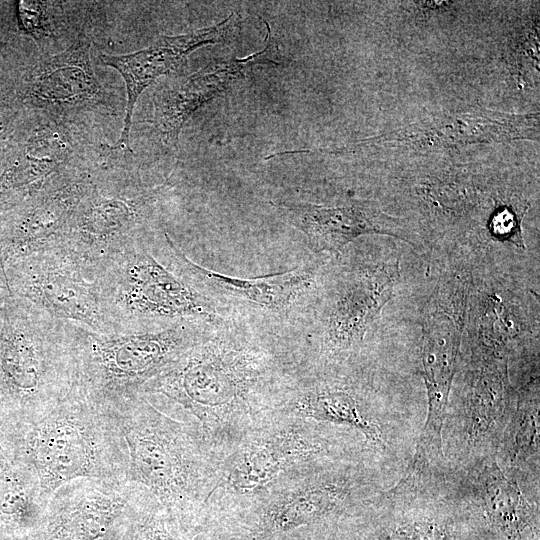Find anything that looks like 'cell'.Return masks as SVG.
<instances>
[{"label":"cell","instance_id":"obj_6","mask_svg":"<svg viewBox=\"0 0 540 540\" xmlns=\"http://www.w3.org/2000/svg\"><path fill=\"white\" fill-rule=\"evenodd\" d=\"M0 334V380L27 422L56 406L73 385L69 323L28 302L14 308Z\"/></svg>","mask_w":540,"mask_h":540},{"label":"cell","instance_id":"obj_7","mask_svg":"<svg viewBox=\"0 0 540 540\" xmlns=\"http://www.w3.org/2000/svg\"><path fill=\"white\" fill-rule=\"evenodd\" d=\"M538 139L539 114H511L471 106L433 113L388 133L338 148L314 149L312 153L429 156L478 144Z\"/></svg>","mask_w":540,"mask_h":540},{"label":"cell","instance_id":"obj_10","mask_svg":"<svg viewBox=\"0 0 540 540\" xmlns=\"http://www.w3.org/2000/svg\"><path fill=\"white\" fill-rule=\"evenodd\" d=\"M466 285L452 282L434 294L423 321L421 364L427 417L409 468L433 472L445 461L442 431L461 343Z\"/></svg>","mask_w":540,"mask_h":540},{"label":"cell","instance_id":"obj_14","mask_svg":"<svg viewBox=\"0 0 540 540\" xmlns=\"http://www.w3.org/2000/svg\"><path fill=\"white\" fill-rule=\"evenodd\" d=\"M130 483L71 481L47 502L40 540H99L115 526L133 494Z\"/></svg>","mask_w":540,"mask_h":540},{"label":"cell","instance_id":"obj_13","mask_svg":"<svg viewBox=\"0 0 540 540\" xmlns=\"http://www.w3.org/2000/svg\"><path fill=\"white\" fill-rule=\"evenodd\" d=\"M279 216L301 231L314 253H338L365 234H385L413 243L408 224L383 212L372 200L348 199L332 205L298 201L271 202Z\"/></svg>","mask_w":540,"mask_h":540},{"label":"cell","instance_id":"obj_17","mask_svg":"<svg viewBox=\"0 0 540 540\" xmlns=\"http://www.w3.org/2000/svg\"><path fill=\"white\" fill-rule=\"evenodd\" d=\"M266 25L268 34L263 50L242 59L211 63L157 94L154 100V124L165 144L175 143L189 117L242 76L245 67L274 60L277 46Z\"/></svg>","mask_w":540,"mask_h":540},{"label":"cell","instance_id":"obj_18","mask_svg":"<svg viewBox=\"0 0 540 540\" xmlns=\"http://www.w3.org/2000/svg\"><path fill=\"white\" fill-rule=\"evenodd\" d=\"M92 182L83 176L47 182L31 196L11 227L8 246L27 257L58 244Z\"/></svg>","mask_w":540,"mask_h":540},{"label":"cell","instance_id":"obj_28","mask_svg":"<svg viewBox=\"0 0 540 540\" xmlns=\"http://www.w3.org/2000/svg\"><path fill=\"white\" fill-rule=\"evenodd\" d=\"M17 5L19 25L27 34L39 39L45 34V20L40 2L20 1Z\"/></svg>","mask_w":540,"mask_h":540},{"label":"cell","instance_id":"obj_24","mask_svg":"<svg viewBox=\"0 0 540 540\" xmlns=\"http://www.w3.org/2000/svg\"><path fill=\"white\" fill-rule=\"evenodd\" d=\"M288 408L296 416L345 425L361 432L369 442L385 445L378 423L347 389L326 386L299 388L292 395Z\"/></svg>","mask_w":540,"mask_h":540},{"label":"cell","instance_id":"obj_16","mask_svg":"<svg viewBox=\"0 0 540 540\" xmlns=\"http://www.w3.org/2000/svg\"><path fill=\"white\" fill-rule=\"evenodd\" d=\"M323 453V444L300 427L263 431L239 445L225 464L219 483L238 495L255 494L285 471Z\"/></svg>","mask_w":540,"mask_h":540},{"label":"cell","instance_id":"obj_15","mask_svg":"<svg viewBox=\"0 0 540 540\" xmlns=\"http://www.w3.org/2000/svg\"><path fill=\"white\" fill-rule=\"evenodd\" d=\"M240 26L239 15L232 13L224 20L207 28L188 33L162 36L152 45L123 55L100 56L101 62L114 68L122 76L127 92L123 128L115 147L130 150V130L135 104L141 93L158 77L182 69L188 55L205 45L232 40Z\"/></svg>","mask_w":540,"mask_h":540},{"label":"cell","instance_id":"obj_8","mask_svg":"<svg viewBox=\"0 0 540 540\" xmlns=\"http://www.w3.org/2000/svg\"><path fill=\"white\" fill-rule=\"evenodd\" d=\"M169 246L179 272L228 318L281 330L310 305L318 287L320 268L315 263L283 273L240 278L195 263L172 239Z\"/></svg>","mask_w":540,"mask_h":540},{"label":"cell","instance_id":"obj_5","mask_svg":"<svg viewBox=\"0 0 540 540\" xmlns=\"http://www.w3.org/2000/svg\"><path fill=\"white\" fill-rule=\"evenodd\" d=\"M213 325L179 321L136 330L97 332L69 323L72 388L111 412L139 396L147 382L174 363Z\"/></svg>","mask_w":540,"mask_h":540},{"label":"cell","instance_id":"obj_2","mask_svg":"<svg viewBox=\"0 0 540 540\" xmlns=\"http://www.w3.org/2000/svg\"><path fill=\"white\" fill-rule=\"evenodd\" d=\"M169 238L166 232H147L96 268L114 331L179 321L217 324L228 318L179 272Z\"/></svg>","mask_w":540,"mask_h":540},{"label":"cell","instance_id":"obj_19","mask_svg":"<svg viewBox=\"0 0 540 540\" xmlns=\"http://www.w3.org/2000/svg\"><path fill=\"white\" fill-rule=\"evenodd\" d=\"M80 39L58 55L38 63L25 77L22 98L41 107H81L99 100L103 89Z\"/></svg>","mask_w":540,"mask_h":540},{"label":"cell","instance_id":"obj_9","mask_svg":"<svg viewBox=\"0 0 540 540\" xmlns=\"http://www.w3.org/2000/svg\"><path fill=\"white\" fill-rule=\"evenodd\" d=\"M166 184L92 183L79 202L61 240L91 270L152 231V220Z\"/></svg>","mask_w":540,"mask_h":540},{"label":"cell","instance_id":"obj_25","mask_svg":"<svg viewBox=\"0 0 540 540\" xmlns=\"http://www.w3.org/2000/svg\"><path fill=\"white\" fill-rule=\"evenodd\" d=\"M500 444L505 461L518 468L539 454L538 400L523 402L507 423Z\"/></svg>","mask_w":540,"mask_h":540},{"label":"cell","instance_id":"obj_21","mask_svg":"<svg viewBox=\"0 0 540 540\" xmlns=\"http://www.w3.org/2000/svg\"><path fill=\"white\" fill-rule=\"evenodd\" d=\"M392 507L377 518L366 540H473L474 526L464 514L424 504Z\"/></svg>","mask_w":540,"mask_h":540},{"label":"cell","instance_id":"obj_12","mask_svg":"<svg viewBox=\"0 0 540 540\" xmlns=\"http://www.w3.org/2000/svg\"><path fill=\"white\" fill-rule=\"evenodd\" d=\"M398 263L356 265L342 270L325 289L319 322L322 352L344 358L363 341L369 326L391 298Z\"/></svg>","mask_w":540,"mask_h":540},{"label":"cell","instance_id":"obj_27","mask_svg":"<svg viewBox=\"0 0 540 540\" xmlns=\"http://www.w3.org/2000/svg\"><path fill=\"white\" fill-rule=\"evenodd\" d=\"M522 215L516 214L508 207H502L495 212L491 228L498 238H508L519 246H523L521 235Z\"/></svg>","mask_w":540,"mask_h":540},{"label":"cell","instance_id":"obj_4","mask_svg":"<svg viewBox=\"0 0 540 540\" xmlns=\"http://www.w3.org/2000/svg\"><path fill=\"white\" fill-rule=\"evenodd\" d=\"M112 413L126 447L127 483L146 491L172 518L189 517L211 496L203 435L143 395Z\"/></svg>","mask_w":540,"mask_h":540},{"label":"cell","instance_id":"obj_20","mask_svg":"<svg viewBox=\"0 0 540 540\" xmlns=\"http://www.w3.org/2000/svg\"><path fill=\"white\" fill-rule=\"evenodd\" d=\"M354 484L339 475L303 483L276 496L264 509L261 526L271 534L312 525L342 511L350 502Z\"/></svg>","mask_w":540,"mask_h":540},{"label":"cell","instance_id":"obj_22","mask_svg":"<svg viewBox=\"0 0 540 540\" xmlns=\"http://www.w3.org/2000/svg\"><path fill=\"white\" fill-rule=\"evenodd\" d=\"M477 483L486 524L501 540H521L538 528V512L497 462L485 464Z\"/></svg>","mask_w":540,"mask_h":540},{"label":"cell","instance_id":"obj_23","mask_svg":"<svg viewBox=\"0 0 540 540\" xmlns=\"http://www.w3.org/2000/svg\"><path fill=\"white\" fill-rule=\"evenodd\" d=\"M508 414L506 374L497 369L481 371L473 379L464 404V430L470 447H498Z\"/></svg>","mask_w":540,"mask_h":540},{"label":"cell","instance_id":"obj_3","mask_svg":"<svg viewBox=\"0 0 540 540\" xmlns=\"http://www.w3.org/2000/svg\"><path fill=\"white\" fill-rule=\"evenodd\" d=\"M22 452L45 506L74 480L127 483L128 457L115 416L73 388L48 412L26 422Z\"/></svg>","mask_w":540,"mask_h":540},{"label":"cell","instance_id":"obj_1","mask_svg":"<svg viewBox=\"0 0 540 540\" xmlns=\"http://www.w3.org/2000/svg\"><path fill=\"white\" fill-rule=\"evenodd\" d=\"M279 331L227 318L147 382L140 395L163 397L192 414L204 438L232 442L281 378Z\"/></svg>","mask_w":540,"mask_h":540},{"label":"cell","instance_id":"obj_26","mask_svg":"<svg viewBox=\"0 0 540 540\" xmlns=\"http://www.w3.org/2000/svg\"><path fill=\"white\" fill-rule=\"evenodd\" d=\"M125 514L130 519L123 540H187L175 531L167 520L152 508L143 506L141 489L134 485L130 502Z\"/></svg>","mask_w":540,"mask_h":540},{"label":"cell","instance_id":"obj_11","mask_svg":"<svg viewBox=\"0 0 540 540\" xmlns=\"http://www.w3.org/2000/svg\"><path fill=\"white\" fill-rule=\"evenodd\" d=\"M15 284L26 302L55 319L97 332L114 331L96 272L61 244L24 257Z\"/></svg>","mask_w":540,"mask_h":540}]
</instances>
